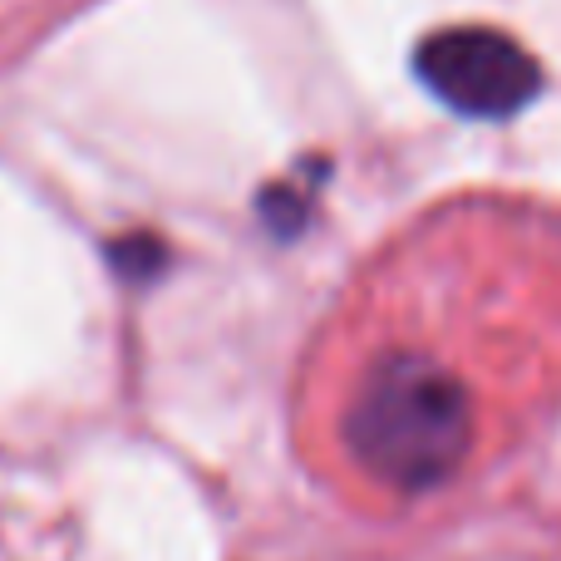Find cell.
I'll list each match as a JSON object with an SVG mask.
<instances>
[{
    "label": "cell",
    "instance_id": "2",
    "mask_svg": "<svg viewBox=\"0 0 561 561\" xmlns=\"http://www.w3.org/2000/svg\"><path fill=\"white\" fill-rule=\"evenodd\" d=\"M414 75L424 89L468 118H507L537 99V59L513 35L488 25L434 30L414 49Z\"/></svg>",
    "mask_w": 561,
    "mask_h": 561
},
{
    "label": "cell",
    "instance_id": "1",
    "mask_svg": "<svg viewBox=\"0 0 561 561\" xmlns=\"http://www.w3.org/2000/svg\"><path fill=\"white\" fill-rule=\"evenodd\" d=\"M345 438L379 483L424 493L463 463L473 404L444 365L424 355H389L359 385Z\"/></svg>",
    "mask_w": 561,
    "mask_h": 561
},
{
    "label": "cell",
    "instance_id": "3",
    "mask_svg": "<svg viewBox=\"0 0 561 561\" xmlns=\"http://www.w3.org/2000/svg\"><path fill=\"white\" fill-rule=\"evenodd\" d=\"M108 262H114L124 276H158L163 247H158L153 237H124V242L108 247Z\"/></svg>",
    "mask_w": 561,
    "mask_h": 561
}]
</instances>
